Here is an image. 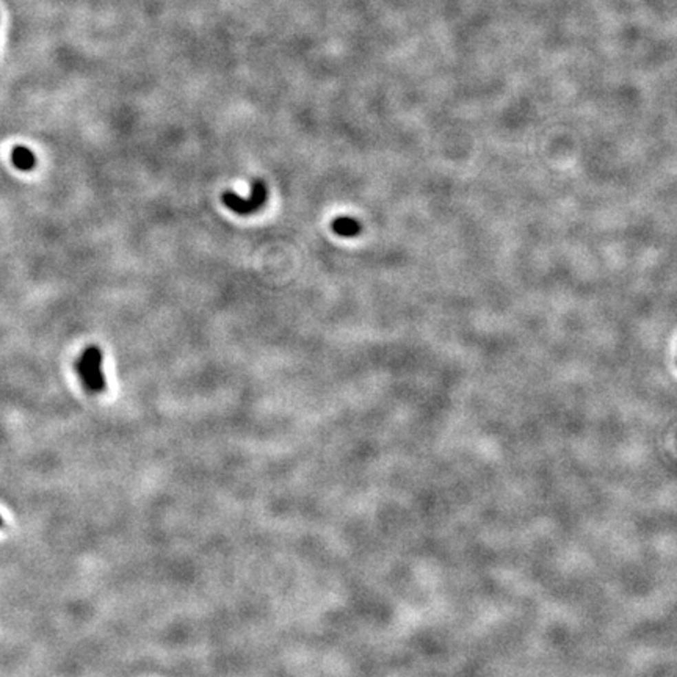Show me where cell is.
Segmentation results:
<instances>
[{"label":"cell","instance_id":"6da1fadb","mask_svg":"<svg viewBox=\"0 0 677 677\" xmlns=\"http://www.w3.org/2000/svg\"><path fill=\"white\" fill-rule=\"evenodd\" d=\"M103 352L98 347H87L76 363V370L83 387L89 394H100L105 391V376L103 370Z\"/></svg>","mask_w":677,"mask_h":677},{"label":"cell","instance_id":"7a4b0ae2","mask_svg":"<svg viewBox=\"0 0 677 677\" xmlns=\"http://www.w3.org/2000/svg\"><path fill=\"white\" fill-rule=\"evenodd\" d=\"M268 197V189L267 184L264 180H254L251 193L248 197H241L234 191H224L222 196L223 204L233 211L237 215H251V213H256L257 211L265 206Z\"/></svg>","mask_w":677,"mask_h":677},{"label":"cell","instance_id":"3957f363","mask_svg":"<svg viewBox=\"0 0 677 677\" xmlns=\"http://www.w3.org/2000/svg\"><path fill=\"white\" fill-rule=\"evenodd\" d=\"M11 162L21 171H30L36 166V157L25 146H14L11 151Z\"/></svg>","mask_w":677,"mask_h":677},{"label":"cell","instance_id":"277c9868","mask_svg":"<svg viewBox=\"0 0 677 677\" xmlns=\"http://www.w3.org/2000/svg\"><path fill=\"white\" fill-rule=\"evenodd\" d=\"M332 228H334L336 233L341 234V235H353V234L358 233V224L350 218L336 219L334 224H332Z\"/></svg>","mask_w":677,"mask_h":677},{"label":"cell","instance_id":"5b68a950","mask_svg":"<svg viewBox=\"0 0 677 677\" xmlns=\"http://www.w3.org/2000/svg\"><path fill=\"white\" fill-rule=\"evenodd\" d=\"M2 526H3V519H2V516H0V527Z\"/></svg>","mask_w":677,"mask_h":677}]
</instances>
